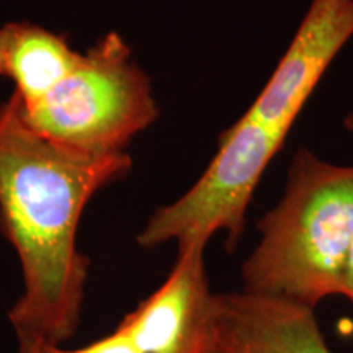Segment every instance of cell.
<instances>
[{
    "label": "cell",
    "instance_id": "obj_2",
    "mask_svg": "<svg viewBox=\"0 0 353 353\" xmlns=\"http://www.w3.org/2000/svg\"><path fill=\"white\" fill-rule=\"evenodd\" d=\"M257 228L260 242L242 265V291L309 309L339 294L353 241V165L299 149L283 198Z\"/></svg>",
    "mask_w": 353,
    "mask_h": 353
},
{
    "label": "cell",
    "instance_id": "obj_3",
    "mask_svg": "<svg viewBox=\"0 0 353 353\" xmlns=\"http://www.w3.org/2000/svg\"><path fill=\"white\" fill-rule=\"evenodd\" d=\"M21 114L34 132L57 145L118 154L126 152L131 139L157 120L159 107L131 48L112 32L81 52L68 76Z\"/></svg>",
    "mask_w": 353,
    "mask_h": 353
},
{
    "label": "cell",
    "instance_id": "obj_1",
    "mask_svg": "<svg viewBox=\"0 0 353 353\" xmlns=\"http://www.w3.org/2000/svg\"><path fill=\"white\" fill-rule=\"evenodd\" d=\"M131 167L126 152H79L39 136L13 94L0 105V231L23 275L8 312L19 342L61 345L77 332L90 265L77 247L79 223L88 201Z\"/></svg>",
    "mask_w": 353,
    "mask_h": 353
},
{
    "label": "cell",
    "instance_id": "obj_8",
    "mask_svg": "<svg viewBox=\"0 0 353 353\" xmlns=\"http://www.w3.org/2000/svg\"><path fill=\"white\" fill-rule=\"evenodd\" d=\"M81 52L68 38L30 21L0 26V77L10 79L21 110H30L68 76Z\"/></svg>",
    "mask_w": 353,
    "mask_h": 353
},
{
    "label": "cell",
    "instance_id": "obj_11",
    "mask_svg": "<svg viewBox=\"0 0 353 353\" xmlns=\"http://www.w3.org/2000/svg\"><path fill=\"white\" fill-rule=\"evenodd\" d=\"M343 125H345L347 130L353 131V112L345 118V121H343Z\"/></svg>",
    "mask_w": 353,
    "mask_h": 353
},
{
    "label": "cell",
    "instance_id": "obj_9",
    "mask_svg": "<svg viewBox=\"0 0 353 353\" xmlns=\"http://www.w3.org/2000/svg\"><path fill=\"white\" fill-rule=\"evenodd\" d=\"M19 343V353H143L131 341L130 335L120 327H117L114 332L94 342L92 345L77 348V350H64L61 345L38 341H23Z\"/></svg>",
    "mask_w": 353,
    "mask_h": 353
},
{
    "label": "cell",
    "instance_id": "obj_10",
    "mask_svg": "<svg viewBox=\"0 0 353 353\" xmlns=\"http://www.w3.org/2000/svg\"><path fill=\"white\" fill-rule=\"evenodd\" d=\"M339 294L348 298L353 303V241L350 244V249H348L345 263H343V268H342Z\"/></svg>",
    "mask_w": 353,
    "mask_h": 353
},
{
    "label": "cell",
    "instance_id": "obj_5",
    "mask_svg": "<svg viewBox=\"0 0 353 353\" xmlns=\"http://www.w3.org/2000/svg\"><path fill=\"white\" fill-rule=\"evenodd\" d=\"M352 37L353 0H311L288 50L247 113L288 134Z\"/></svg>",
    "mask_w": 353,
    "mask_h": 353
},
{
    "label": "cell",
    "instance_id": "obj_4",
    "mask_svg": "<svg viewBox=\"0 0 353 353\" xmlns=\"http://www.w3.org/2000/svg\"><path fill=\"white\" fill-rule=\"evenodd\" d=\"M286 136L245 112L221 132L218 152L196 183L149 218L138 244L154 249L175 241L179 247H206L214 234L224 231L232 250L244 232L255 190Z\"/></svg>",
    "mask_w": 353,
    "mask_h": 353
},
{
    "label": "cell",
    "instance_id": "obj_7",
    "mask_svg": "<svg viewBox=\"0 0 353 353\" xmlns=\"http://www.w3.org/2000/svg\"><path fill=\"white\" fill-rule=\"evenodd\" d=\"M206 353H332L314 309L245 293L214 294Z\"/></svg>",
    "mask_w": 353,
    "mask_h": 353
},
{
    "label": "cell",
    "instance_id": "obj_6",
    "mask_svg": "<svg viewBox=\"0 0 353 353\" xmlns=\"http://www.w3.org/2000/svg\"><path fill=\"white\" fill-rule=\"evenodd\" d=\"M205 249L179 247L167 280L118 324L143 353H206L214 294Z\"/></svg>",
    "mask_w": 353,
    "mask_h": 353
}]
</instances>
